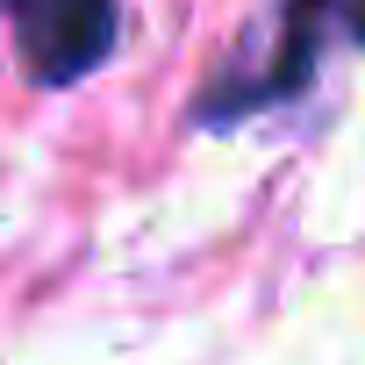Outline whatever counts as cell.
<instances>
[{
    "label": "cell",
    "mask_w": 365,
    "mask_h": 365,
    "mask_svg": "<svg viewBox=\"0 0 365 365\" xmlns=\"http://www.w3.org/2000/svg\"><path fill=\"white\" fill-rule=\"evenodd\" d=\"M0 15L15 22L22 65L43 86H72L93 65H108L115 36H122V8L115 0H0Z\"/></svg>",
    "instance_id": "obj_1"
},
{
    "label": "cell",
    "mask_w": 365,
    "mask_h": 365,
    "mask_svg": "<svg viewBox=\"0 0 365 365\" xmlns=\"http://www.w3.org/2000/svg\"><path fill=\"white\" fill-rule=\"evenodd\" d=\"M315 36H322V0H294L287 22H279V51L265 58V72L244 79V86H230V93H215V101H201V115H244V108L301 93L308 72H315Z\"/></svg>",
    "instance_id": "obj_2"
},
{
    "label": "cell",
    "mask_w": 365,
    "mask_h": 365,
    "mask_svg": "<svg viewBox=\"0 0 365 365\" xmlns=\"http://www.w3.org/2000/svg\"><path fill=\"white\" fill-rule=\"evenodd\" d=\"M344 15H351V36L365 43V0H351V8H344Z\"/></svg>",
    "instance_id": "obj_3"
}]
</instances>
